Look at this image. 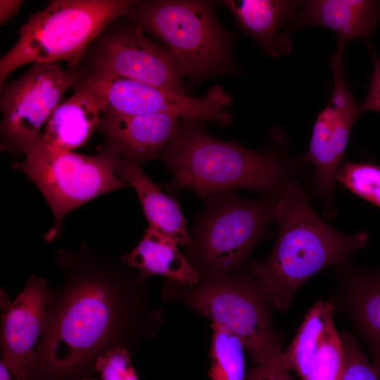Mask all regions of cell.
Wrapping results in <instances>:
<instances>
[{
	"label": "cell",
	"instance_id": "cell-1",
	"mask_svg": "<svg viewBox=\"0 0 380 380\" xmlns=\"http://www.w3.org/2000/svg\"><path fill=\"white\" fill-rule=\"evenodd\" d=\"M63 282L52 291L34 353L32 380H68L94 367L109 350H129L151 336L158 315L146 307L144 278L85 242L60 248Z\"/></svg>",
	"mask_w": 380,
	"mask_h": 380
},
{
	"label": "cell",
	"instance_id": "cell-2",
	"mask_svg": "<svg viewBox=\"0 0 380 380\" xmlns=\"http://www.w3.org/2000/svg\"><path fill=\"white\" fill-rule=\"evenodd\" d=\"M280 136L274 146L255 151L209 135L200 121L182 118L178 133L160 156L173 174L168 189L192 190L206 199L236 188L280 194L312 170L289 152Z\"/></svg>",
	"mask_w": 380,
	"mask_h": 380
},
{
	"label": "cell",
	"instance_id": "cell-3",
	"mask_svg": "<svg viewBox=\"0 0 380 380\" xmlns=\"http://www.w3.org/2000/svg\"><path fill=\"white\" fill-rule=\"evenodd\" d=\"M279 234L264 261L249 263V274L270 304L289 308L298 289L319 270L338 265L354 251L365 247L368 234H343L314 210L300 180L281 191L274 211Z\"/></svg>",
	"mask_w": 380,
	"mask_h": 380
},
{
	"label": "cell",
	"instance_id": "cell-4",
	"mask_svg": "<svg viewBox=\"0 0 380 380\" xmlns=\"http://www.w3.org/2000/svg\"><path fill=\"white\" fill-rule=\"evenodd\" d=\"M121 17L160 42L192 84L237 72L235 35L219 24L213 1L132 0Z\"/></svg>",
	"mask_w": 380,
	"mask_h": 380
},
{
	"label": "cell",
	"instance_id": "cell-5",
	"mask_svg": "<svg viewBox=\"0 0 380 380\" xmlns=\"http://www.w3.org/2000/svg\"><path fill=\"white\" fill-rule=\"evenodd\" d=\"M132 0H52L17 32L15 44L0 58V84L18 68L34 63L65 62L78 69L89 46Z\"/></svg>",
	"mask_w": 380,
	"mask_h": 380
},
{
	"label": "cell",
	"instance_id": "cell-6",
	"mask_svg": "<svg viewBox=\"0 0 380 380\" xmlns=\"http://www.w3.org/2000/svg\"><path fill=\"white\" fill-rule=\"evenodd\" d=\"M281 193L248 200L225 191L205 199L188 246L201 277L232 274L243 266L253 248L271 235Z\"/></svg>",
	"mask_w": 380,
	"mask_h": 380
},
{
	"label": "cell",
	"instance_id": "cell-7",
	"mask_svg": "<svg viewBox=\"0 0 380 380\" xmlns=\"http://www.w3.org/2000/svg\"><path fill=\"white\" fill-rule=\"evenodd\" d=\"M24 155L11 168L25 174L49 205L54 225L45 235L48 241L61 234L67 214L100 196L130 186L117 175L121 158L107 147L96 155H84L51 146L39 135Z\"/></svg>",
	"mask_w": 380,
	"mask_h": 380
},
{
	"label": "cell",
	"instance_id": "cell-8",
	"mask_svg": "<svg viewBox=\"0 0 380 380\" xmlns=\"http://www.w3.org/2000/svg\"><path fill=\"white\" fill-rule=\"evenodd\" d=\"M183 298L196 312L236 335L255 365L281 352L271 323L270 303L250 274L203 277L186 286Z\"/></svg>",
	"mask_w": 380,
	"mask_h": 380
},
{
	"label": "cell",
	"instance_id": "cell-9",
	"mask_svg": "<svg viewBox=\"0 0 380 380\" xmlns=\"http://www.w3.org/2000/svg\"><path fill=\"white\" fill-rule=\"evenodd\" d=\"M80 68L84 72L129 78L187 94L182 84L184 73L171 53L121 16L95 38Z\"/></svg>",
	"mask_w": 380,
	"mask_h": 380
},
{
	"label": "cell",
	"instance_id": "cell-10",
	"mask_svg": "<svg viewBox=\"0 0 380 380\" xmlns=\"http://www.w3.org/2000/svg\"><path fill=\"white\" fill-rule=\"evenodd\" d=\"M82 72L80 68L64 70L59 63H34L18 78L1 84V151L25 154Z\"/></svg>",
	"mask_w": 380,
	"mask_h": 380
},
{
	"label": "cell",
	"instance_id": "cell-11",
	"mask_svg": "<svg viewBox=\"0 0 380 380\" xmlns=\"http://www.w3.org/2000/svg\"><path fill=\"white\" fill-rule=\"evenodd\" d=\"M345 49L337 45L329 61L334 82L332 94L315 119L308 151L300 157L312 170L306 189L308 195L319 201L322 214L328 219L333 218L337 212L334 185L345 161L352 128L362 113L345 80Z\"/></svg>",
	"mask_w": 380,
	"mask_h": 380
},
{
	"label": "cell",
	"instance_id": "cell-12",
	"mask_svg": "<svg viewBox=\"0 0 380 380\" xmlns=\"http://www.w3.org/2000/svg\"><path fill=\"white\" fill-rule=\"evenodd\" d=\"M334 307L319 300L305 316L291 343L281 353L284 365L301 380H341L345 357L334 323Z\"/></svg>",
	"mask_w": 380,
	"mask_h": 380
},
{
	"label": "cell",
	"instance_id": "cell-13",
	"mask_svg": "<svg viewBox=\"0 0 380 380\" xmlns=\"http://www.w3.org/2000/svg\"><path fill=\"white\" fill-rule=\"evenodd\" d=\"M52 291L44 278L31 275L1 315L2 362L16 380H32L34 353Z\"/></svg>",
	"mask_w": 380,
	"mask_h": 380
},
{
	"label": "cell",
	"instance_id": "cell-14",
	"mask_svg": "<svg viewBox=\"0 0 380 380\" xmlns=\"http://www.w3.org/2000/svg\"><path fill=\"white\" fill-rule=\"evenodd\" d=\"M182 118L160 113L121 116L102 114L97 129L108 148L125 160L139 165L160 158L176 137Z\"/></svg>",
	"mask_w": 380,
	"mask_h": 380
},
{
	"label": "cell",
	"instance_id": "cell-15",
	"mask_svg": "<svg viewBox=\"0 0 380 380\" xmlns=\"http://www.w3.org/2000/svg\"><path fill=\"white\" fill-rule=\"evenodd\" d=\"M380 23V1L373 0H307L299 10L288 31L318 26L334 32L338 44L346 46L355 39L366 40Z\"/></svg>",
	"mask_w": 380,
	"mask_h": 380
},
{
	"label": "cell",
	"instance_id": "cell-16",
	"mask_svg": "<svg viewBox=\"0 0 380 380\" xmlns=\"http://www.w3.org/2000/svg\"><path fill=\"white\" fill-rule=\"evenodd\" d=\"M300 3L293 0L222 1L240 29L274 58L286 55L292 49L288 27L295 18Z\"/></svg>",
	"mask_w": 380,
	"mask_h": 380
},
{
	"label": "cell",
	"instance_id": "cell-17",
	"mask_svg": "<svg viewBox=\"0 0 380 380\" xmlns=\"http://www.w3.org/2000/svg\"><path fill=\"white\" fill-rule=\"evenodd\" d=\"M73 88V94L57 106L40 134L47 144L68 151L88 142L102 115L97 101L87 89Z\"/></svg>",
	"mask_w": 380,
	"mask_h": 380
},
{
	"label": "cell",
	"instance_id": "cell-18",
	"mask_svg": "<svg viewBox=\"0 0 380 380\" xmlns=\"http://www.w3.org/2000/svg\"><path fill=\"white\" fill-rule=\"evenodd\" d=\"M177 245L170 238L148 227L137 246L121 256L120 261L129 268L138 269L145 279L160 275L181 286H194L201 276L179 251Z\"/></svg>",
	"mask_w": 380,
	"mask_h": 380
},
{
	"label": "cell",
	"instance_id": "cell-19",
	"mask_svg": "<svg viewBox=\"0 0 380 380\" xmlns=\"http://www.w3.org/2000/svg\"><path fill=\"white\" fill-rule=\"evenodd\" d=\"M117 175L135 189L149 227L179 245H189L186 220L175 199L162 192L138 165L120 158Z\"/></svg>",
	"mask_w": 380,
	"mask_h": 380
},
{
	"label": "cell",
	"instance_id": "cell-20",
	"mask_svg": "<svg viewBox=\"0 0 380 380\" xmlns=\"http://www.w3.org/2000/svg\"><path fill=\"white\" fill-rule=\"evenodd\" d=\"M348 279L351 308L380 374V270L351 269Z\"/></svg>",
	"mask_w": 380,
	"mask_h": 380
},
{
	"label": "cell",
	"instance_id": "cell-21",
	"mask_svg": "<svg viewBox=\"0 0 380 380\" xmlns=\"http://www.w3.org/2000/svg\"><path fill=\"white\" fill-rule=\"evenodd\" d=\"M244 348L236 335L212 322L210 380H245Z\"/></svg>",
	"mask_w": 380,
	"mask_h": 380
},
{
	"label": "cell",
	"instance_id": "cell-22",
	"mask_svg": "<svg viewBox=\"0 0 380 380\" xmlns=\"http://www.w3.org/2000/svg\"><path fill=\"white\" fill-rule=\"evenodd\" d=\"M336 182L380 208V166L344 161L339 168Z\"/></svg>",
	"mask_w": 380,
	"mask_h": 380
},
{
	"label": "cell",
	"instance_id": "cell-23",
	"mask_svg": "<svg viewBox=\"0 0 380 380\" xmlns=\"http://www.w3.org/2000/svg\"><path fill=\"white\" fill-rule=\"evenodd\" d=\"M341 340L345 357L341 380H380V374L360 350L355 338L345 334Z\"/></svg>",
	"mask_w": 380,
	"mask_h": 380
},
{
	"label": "cell",
	"instance_id": "cell-24",
	"mask_svg": "<svg viewBox=\"0 0 380 380\" xmlns=\"http://www.w3.org/2000/svg\"><path fill=\"white\" fill-rule=\"evenodd\" d=\"M130 356L126 348H112L97 359L94 370L100 373L102 380H139Z\"/></svg>",
	"mask_w": 380,
	"mask_h": 380
},
{
	"label": "cell",
	"instance_id": "cell-25",
	"mask_svg": "<svg viewBox=\"0 0 380 380\" xmlns=\"http://www.w3.org/2000/svg\"><path fill=\"white\" fill-rule=\"evenodd\" d=\"M281 353L252 368L248 372L247 380H295L291 371L284 365Z\"/></svg>",
	"mask_w": 380,
	"mask_h": 380
},
{
	"label": "cell",
	"instance_id": "cell-26",
	"mask_svg": "<svg viewBox=\"0 0 380 380\" xmlns=\"http://www.w3.org/2000/svg\"><path fill=\"white\" fill-rule=\"evenodd\" d=\"M369 47L373 61V70L368 94L360 106L362 113L367 111L380 112V58L370 44Z\"/></svg>",
	"mask_w": 380,
	"mask_h": 380
},
{
	"label": "cell",
	"instance_id": "cell-27",
	"mask_svg": "<svg viewBox=\"0 0 380 380\" xmlns=\"http://www.w3.org/2000/svg\"><path fill=\"white\" fill-rule=\"evenodd\" d=\"M23 0H0V25H5L20 11Z\"/></svg>",
	"mask_w": 380,
	"mask_h": 380
},
{
	"label": "cell",
	"instance_id": "cell-28",
	"mask_svg": "<svg viewBox=\"0 0 380 380\" xmlns=\"http://www.w3.org/2000/svg\"><path fill=\"white\" fill-rule=\"evenodd\" d=\"M0 380H16L6 365L0 361Z\"/></svg>",
	"mask_w": 380,
	"mask_h": 380
},
{
	"label": "cell",
	"instance_id": "cell-29",
	"mask_svg": "<svg viewBox=\"0 0 380 380\" xmlns=\"http://www.w3.org/2000/svg\"><path fill=\"white\" fill-rule=\"evenodd\" d=\"M81 380H96V379L94 378H83Z\"/></svg>",
	"mask_w": 380,
	"mask_h": 380
}]
</instances>
